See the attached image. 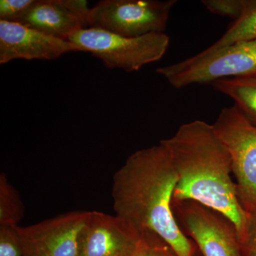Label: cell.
Returning a JSON list of instances; mask_svg holds the SVG:
<instances>
[{
	"label": "cell",
	"instance_id": "cell-1",
	"mask_svg": "<svg viewBox=\"0 0 256 256\" xmlns=\"http://www.w3.org/2000/svg\"><path fill=\"white\" fill-rule=\"evenodd\" d=\"M178 183L162 143L136 151L114 173V210L140 234L150 230L159 235L178 256H194L196 245L180 228L172 206Z\"/></svg>",
	"mask_w": 256,
	"mask_h": 256
},
{
	"label": "cell",
	"instance_id": "cell-2",
	"mask_svg": "<svg viewBox=\"0 0 256 256\" xmlns=\"http://www.w3.org/2000/svg\"><path fill=\"white\" fill-rule=\"evenodd\" d=\"M160 142L178 175L172 202H195L222 214L234 224L242 244L250 214L239 202L230 154L213 124L196 120Z\"/></svg>",
	"mask_w": 256,
	"mask_h": 256
},
{
	"label": "cell",
	"instance_id": "cell-3",
	"mask_svg": "<svg viewBox=\"0 0 256 256\" xmlns=\"http://www.w3.org/2000/svg\"><path fill=\"white\" fill-rule=\"evenodd\" d=\"M156 72L176 89L256 75V40L237 42L208 53L202 52Z\"/></svg>",
	"mask_w": 256,
	"mask_h": 256
},
{
	"label": "cell",
	"instance_id": "cell-4",
	"mask_svg": "<svg viewBox=\"0 0 256 256\" xmlns=\"http://www.w3.org/2000/svg\"><path fill=\"white\" fill-rule=\"evenodd\" d=\"M68 41L90 52L109 68L137 72L146 64L158 62L166 53L170 37L152 33L139 37H126L100 28H88L74 32Z\"/></svg>",
	"mask_w": 256,
	"mask_h": 256
},
{
	"label": "cell",
	"instance_id": "cell-5",
	"mask_svg": "<svg viewBox=\"0 0 256 256\" xmlns=\"http://www.w3.org/2000/svg\"><path fill=\"white\" fill-rule=\"evenodd\" d=\"M213 126L230 154L239 202L256 213V127L236 105L222 109Z\"/></svg>",
	"mask_w": 256,
	"mask_h": 256
},
{
	"label": "cell",
	"instance_id": "cell-6",
	"mask_svg": "<svg viewBox=\"0 0 256 256\" xmlns=\"http://www.w3.org/2000/svg\"><path fill=\"white\" fill-rule=\"evenodd\" d=\"M176 0H102L89 11L88 28L126 37L164 33Z\"/></svg>",
	"mask_w": 256,
	"mask_h": 256
},
{
	"label": "cell",
	"instance_id": "cell-7",
	"mask_svg": "<svg viewBox=\"0 0 256 256\" xmlns=\"http://www.w3.org/2000/svg\"><path fill=\"white\" fill-rule=\"evenodd\" d=\"M175 218L202 256H242L236 229L222 214L192 201L172 202Z\"/></svg>",
	"mask_w": 256,
	"mask_h": 256
},
{
	"label": "cell",
	"instance_id": "cell-8",
	"mask_svg": "<svg viewBox=\"0 0 256 256\" xmlns=\"http://www.w3.org/2000/svg\"><path fill=\"white\" fill-rule=\"evenodd\" d=\"M89 214L75 210L28 226H18L24 256H80Z\"/></svg>",
	"mask_w": 256,
	"mask_h": 256
},
{
	"label": "cell",
	"instance_id": "cell-9",
	"mask_svg": "<svg viewBox=\"0 0 256 256\" xmlns=\"http://www.w3.org/2000/svg\"><path fill=\"white\" fill-rule=\"evenodd\" d=\"M82 52L78 45L58 40L21 24L0 21V64L16 60H54L69 52Z\"/></svg>",
	"mask_w": 256,
	"mask_h": 256
},
{
	"label": "cell",
	"instance_id": "cell-10",
	"mask_svg": "<svg viewBox=\"0 0 256 256\" xmlns=\"http://www.w3.org/2000/svg\"><path fill=\"white\" fill-rule=\"evenodd\" d=\"M140 238V234L118 216L90 212L80 256H133Z\"/></svg>",
	"mask_w": 256,
	"mask_h": 256
},
{
	"label": "cell",
	"instance_id": "cell-11",
	"mask_svg": "<svg viewBox=\"0 0 256 256\" xmlns=\"http://www.w3.org/2000/svg\"><path fill=\"white\" fill-rule=\"evenodd\" d=\"M90 9L85 0H35L16 23L68 41L74 32L88 28Z\"/></svg>",
	"mask_w": 256,
	"mask_h": 256
},
{
	"label": "cell",
	"instance_id": "cell-12",
	"mask_svg": "<svg viewBox=\"0 0 256 256\" xmlns=\"http://www.w3.org/2000/svg\"><path fill=\"white\" fill-rule=\"evenodd\" d=\"M212 85L233 99L234 105L256 127V75L220 79Z\"/></svg>",
	"mask_w": 256,
	"mask_h": 256
},
{
	"label": "cell",
	"instance_id": "cell-13",
	"mask_svg": "<svg viewBox=\"0 0 256 256\" xmlns=\"http://www.w3.org/2000/svg\"><path fill=\"white\" fill-rule=\"evenodd\" d=\"M256 40V0H246L242 16L232 24L216 42L202 52L205 53L220 50L237 42Z\"/></svg>",
	"mask_w": 256,
	"mask_h": 256
},
{
	"label": "cell",
	"instance_id": "cell-14",
	"mask_svg": "<svg viewBox=\"0 0 256 256\" xmlns=\"http://www.w3.org/2000/svg\"><path fill=\"white\" fill-rule=\"evenodd\" d=\"M24 207L18 192L8 181L4 173L0 174V226H18L22 220Z\"/></svg>",
	"mask_w": 256,
	"mask_h": 256
},
{
	"label": "cell",
	"instance_id": "cell-15",
	"mask_svg": "<svg viewBox=\"0 0 256 256\" xmlns=\"http://www.w3.org/2000/svg\"><path fill=\"white\" fill-rule=\"evenodd\" d=\"M133 256H178L176 252L159 235L146 230L140 234Z\"/></svg>",
	"mask_w": 256,
	"mask_h": 256
},
{
	"label": "cell",
	"instance_id": "cell-16",
	"mask_svg": "<svg viewBox=\"0 0 256 256\" xmlns=\"http://www.w3.org/2000/svg\"><path fill=\"white\" fill-rule=\"evenodd\" d=\"M18 226H0V256H24Z\"/></svg>",
	"mask_w": 256,
	"mask_h": 256
},
{
	"label": "cell",
	"instance_id": "cell-17",
	"mask_svg": "<svg viewBox=\"0 0 256 256\" xmlns=\"http://www.w3.org/2000/svg\"><path fill=\"white\" fill-rule=\"evenodd\" d=\"M246 0H203L202 4L213 14L238 20L246 8Z\"/></svg>",
	"mask_w": 256,
	"mask_h": 256
},
{
	"label": "cell",
	"instance_id": "cell-18",
	"mask_svg": "<svg viewBox=\"0 0 256 256\" xmlns=\"http://www.w3.org/2000/svg\"><path fill=\"white\" fill-rule=\"evenodd\" d=\"M35 2V0H1L0 21L16 23Z\"/></svg>",
	"mask_w": 256,
	"mask_h": 256
},
{
	"label": "cell",
	"instance_id": "cell-19",
	"mask_svg": "<svg viewBox=\"0 0 256 256\" xmlns=\"http://www.w3.org/2000/svg\"><path fill=\"white\" fill-rule=\"evenodd\" d=\"M242 244L256 249V212L250 214L246 236Z\"/></svg>",
	"mask_w": 256,
	"mask_h": 256
},
{
	"label": "cell",
	"instance_id": "cell-20",
	"mask_svg": "<svg viewBox=\"0 0 256 256\" xmlns=\"http://www.w3.org/2000/svg\"><path fill=\"white\" fill-rule=\"evenodd\" d=\"M242 256H256V249L242 244Z\"/></svg>",
	"mask_w": 256,
	"mask_h": 256
},
{
	"label": "cell",
	"instance_id": "cell-21",
	"mask_svg": "<svg viewBox=\"0 0 256 256\" xmlns=\"http://www.w3.org/2000/svg\"><path fill=\"white\" fill-rule=\"evenodd\" d=\"M197 250H198V249H197ZM196 250V252H195L194 256H202L201 254H200V252H198V250Z\"/></svg>",
	"mask_w": 256,
	"mask_h": 256
}]
</instances>
